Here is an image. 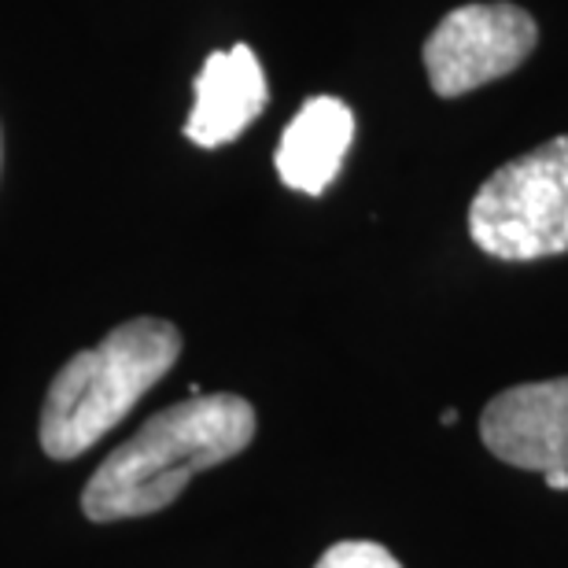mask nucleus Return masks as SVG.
Instances as JSON below:
<instances>
[{
    "label": "nucleus",
    "mask_w": 568,
    "mask_h": 568,
    "mask_svg": "<svg viewBox=\"0 0 568 568\" xmlns=\"http://www.w3.org/2000/svg\"><path fill=\"white\" fill-rule=\"evenodd\" d=\"M542 484H547V487H550V491H568V473H565V469L542 473Z\"/></svg>",
    "instance_id": "1a4fd4ad"
},
{
    "label": "nucleus",
    "mask_w": 568,
    "mask_h": 568,
    "mask_svg": "<svg viewBox=\"0 0 568 568\" xmlns=\"http://www.w3.org/2000/svg\"><path fill=\"white\" fill-rule=\"evenodd\" d=\"M539 41L536 19L517 4H462L425 41V71L439 97H465L528 60Z\"/></svg>",
    "instance_id": "20e7f679"
},
{
    "label": "nucleus",
    "mask_w": 568,
    "mask_h": 568,
    "mask_svg": "<svg viewBox=\"0 0 568 568\" xmlns=\"http://www.w3.org/2000/svg\"><path fill=\"white\" fill-rule=\"evenodd\" d=\"M181 355V333L163 317H133L55 373L41 410V447L71 462L100 443Z\"/></svg>",
    "instance_id": "f03ea898"
},
{
    "label": "nucleus",
    "mask_w": 568,
    "mask_h": 568,
    "mask_svg": "<svg viewBox=\"0 0 568 568\" xmlns=\"http://www.w3.org/2000/svg\"><path fill=\"white\" fill-rule=\"evenodd\" d=\"M270 89L258 55L247 44L211 52L196 78V104L185 119V138L200 148L230 144L266 108Z\"/></svg>",
    "instance_id": "423d86ee"
},
{
    "label": "nucleus",
    "mask_w": 568,
    "mask_h": 568,
    "mask_svg": "<svg viewBox=\"0 0 568 568\" xmlns=\"http://www.w3.org/2000/svg\"><path fill=\"white\" fill-rule=\"evenodd\" d=\"M469 233L480 252L503 263L568 252V138L498 166L473 196Z\"/></svg>",
    "instance_id": "7ed1b4c3"
},
{
    "label": "nucleus",
    "mask_w": 568,
    "mask_h": 568,
    "mask_svg": "<svg viewBox=\"0 0 568 568\" xmlns=\"http://www.w3.org/2000/svg\"><path fill=\"white\" fill-rule=\"evenodd\" d=\"M351 141H355V115L344 100H306L281 133L274 159L281 181L306 196H322L344 166Z\"/></svg>",
    "instance_id": "0eeeda50"
},
{
    "label": "nucleus",
    "mask_w": 568,
    "mask_h": 568,
    "mask_svg": "<svg viewBox=\"0 0 568 568\" xmlns=\"http://www.w3.org/2000/svg\"><path fill=\"white\" fill-rule=\"evenodd\" d=\"M439 422H443V425H454V422H458V410H443V414H439Z\"/></svg>",
    "instance_id": "9d476101"
},
{
    "label": "nucleus",
    "mask_w": 568,
    "mask_h": 568,
    "mask_svg": "<svg viewBox=\"0 0 568 568\" xmlns=\"http://www.w3.org/2000/svg\"><path fill=\"white\" fill-rule=\"evenodd\" d=\"M314 568H403V565L388 547H381V542L347 539V542L328 547L322 558H317Z\"/></svg>",
    "instance_id": "6e6552de"
},
{
    "label": "nucleus",
    "mask_w": 568,
    "mask_h": 568,
    "mask_svg": "<svg viewBox=\"0 0 568 568\" xmlns=\"http://www.w3.org/2000/svg\"><path fill=\"white\" fill-rule=\"evenodd\" d=\"M255 439V410L241 395H192L166 406L100 462L82 491L97 525L166 509L203 469L236 458Z\"/></svg>",
    "instance_id": "f257e3e1"
},
{
    "label": "nucleus",
    "mask_w": 568,
    "mask_h": 568,
    "mask_svg": "<svg viewBox=\"0 0 568 568\" xmlns=\"http://www.w3.org/2000/svg\"><path fill=\"white\" fill-rule=\"evenodd\" d=\"M480 439L498 462L528 473H568V377L506 388L484 406Z\"/></svg>",
    "instance_id": "39448f33"
}]
</instances>
